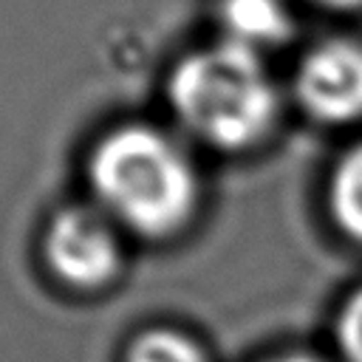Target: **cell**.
Segmentation results:
<instances>
[{
  "mask_svg": "<svg viewBox=\"0 0 362 362\" xmlns=\"http://www.w3.org/2000/svg\"><path fill=\"white\" fill-rule=\"evenodd\" d=\"M167 102L178 127L212 150H249L280 116V90L263 54L235 42L189 51L167 79Z\"/></svg>",
  "mask_w": 362,
  "mask_h": 362,
  "instance_id": "7a4b0ae2",
  "label": "cell"
},
{
  "mask_svg": "<svg viewBox=\"0 0 362 362\" xmlns=\"http://www.w3.org/2000/svg\"><path fill=\"white\" fill-rule=\"evenodd\" d=\"M337 345L345 362H362V288L354 291L339 308Z\"/></svg>",
  "mask_w": 362,
  "mask_h": 362,
  "instance_id": "ba28073f",
  "label": "cell"
},
{
  "mask_svg": "<svg viewBox=\"0 0 362 362\" xmlns=\"http://www.w3.org/2000/svg\"><path fill=\"white\" fill-rule=\"evenodd\" d=\"M218 23L226 42H235L255 54L283 45L294 31L286 0H221Z\"/></svg>",
  "mask_w": 362,
  "mask_h": 362,
  "instance_id": "5b68a950",
  "label": "cell"
},
{
  "mask_svg": "<svg viewBox=\"0 0 362 362\" xmlns=\"http://www.w3.org/2000/svg\"><path fill=\"white\" fill-rule=\"evenodd\" d=\"M124 238L93 201L59 206L40 238L42 266L65 291H105L124 269Z\"/></svg>",
  "mask_w": 362,
  "mask_h": 362,
  "instance_id": "3957f363",
  "label": "cell"
},
{
  "mask_svg": "<svg viewBox=\"0 0 362 362\" xmlns=\"http://www.w3.org/2000/svg\"><path fill=\"white\" fill-rule=\"evenodd\" d=\"M294 96L317 122L362 119V42L331 37L311 45L294 71Z\"/></svg>",
  "mask_w": 362,
  "mask_h": 362,
  "instance_id": "277c9868",
  "label": "cell"
},
{
  "mask_svg": "<svg viewBox=\"0 0 362 362\" xmlns=\"http://www.w3.org/2000/svg\"><path fill=\"white\" fill-rule=\"evenodd\" d=\"M303 3L331 8V11H359L362 8V0H303Z\"/></svg>",
  "mask_w": 362,
  "mask_h": 362,
  "instance_id": "9c48e42d",
  "label": "cell"
},
{
  "mask_svg": "<svg viewBox=\"0 0 362 362\" xmlns=\"http://www.w3.org/2000/svg\"><path fill=\"white\" fill-rule=\"evenodd\" d=\"M263 362H320V359H314L308 354H277V356L263 359Z\"/></svg>",
  "mask_w": 362,
  "mask_h": 362,
  "instance_id": "30bf717a",
  "label": "cell"
},
{
  "mask_svg": "<svg viewBox=\"0 0 362 362\" xmlns=\"http://www.w3.org/2000/svg\"><path fill=\"white\" fill-rule=\"evenodd\" d=\"M88 189L124 235L167 240L195 221L204 181L181 136L147 122H127L90 147Z\"/></svg>",
  "mask_w": 362,
  "mask_h": 362,
  "instance_id": "6da1fadb",
  "label": "cell"
},
{
  "mask_svg": "<svg viewBox=\"0 0 362 362\" xmlns=\"http://www.w3.org/2000/svg\"><path fill=\"white\" fill-rule=\"evenodd\" d=\"M328 206L337 226L362 243V141L337 161L328 184Z\"/></svg>",
  "mask_w": 362,
  "mask_h": 362,
  "instance_id": "52a82bcc",
  "label": "cell"
},
{
  "mask_svg": "<svg viewBox=\"0 0 362 362\" xmlns=\"http://www.w3.org/2000/svg\"><path fill=\"white\" fill-rule=\"evenodd\" d=\"M122 362H212V356L198 337L173 325H150L127 339Z\"/></svg>",
  "mask_w": 362,
  "mask_h": 362,
  "instance_id": "8992f818",
  "label": "cell"
}]
</instances>
